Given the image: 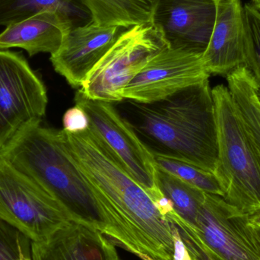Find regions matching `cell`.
Segmentation results:
<instances>
[{
  "mask_svg": "<svg viewBox=\"0 0 260 260\" xmlns=\"http://www.w3.org/2000/svg\"><path fill=\"white\" fill-rule=\"evenodd\" d=\"M64 140L100 196L119 238V247L142 260H173L170 223L149 192L122 166L114 153L88 129L67 133Z\"/></svg>",
  "mask_w": 260,
  "mask_h": 260,
  "instance_id": "cell-1",
  "label": "cell"
},
{
  "mask_svg": "<svg viewBox=\"0 0 260 260\" xmlns=\"http://www.w3.org/2000/svg\"><path fill=\"white\" fill-rule=\"evenodd\" d=\"M209 79L150 103L123 99L117 108L153 156L178 159L215 174V103Z\"/></svg>",
  "mask_w": 260,
  "mask_h": 260,
  "instance_id": "cell-2",
  "label": "cell"
},
{
  "mask_svg": "<svg viewBox=\"0 0 260 260\" xmlns=\"http://www.w3.org/2000/svg\"><path fill=\"white\" fill-rule=\"evenodd\" d=\"M0 155L38 183L74 222L99 231L119 246L120 238L97 189L69 149L62 130L27 126L0 150Z\"/></svg>",
  "mask_w": 260,
  "mask_h": 260,
  "instance_id": "cell-3",
  "label": "cell"
},
{
  "mask_svg": "<svg viewBox=\"0 0 260 260\" xmlns=\"http://www.w3.org/2000/svg\"><path fill=\"white\" fill-rule=\"evenodd\" d=\"M218 160L215 175L223 198L245 215L260 209V159L243 129L228 86L212 89Z\"/></svg>",
  "mask_w": 260,
  "mask_h": 260,
  "instance_id": "cell-4",
  "label": "cell"
},
{
  "mask_svg": "<svg viewBox=\"0 0 260 260\" xmlns=\"http://www.w3.org/2000/svg\"><path fill=\"white\" fill-rule=\"evenodd\" d=\"M0 219L32 242L45 241L73 221L53 196L1 155Z\"/></svg>",
  "mask_w": 260,
  "mask_h": 260,
  "instance_id": "cell-5",
  "label": "cell"
},
{
  "mask_svg": "<svg viewBox=\"0 0 260 260\" xmlns=\"http://www.w3.org/2000/svg\"><path fill=\"white\" fill-rule=\"evenodd\" d=\"M166 47L161 34L152 24L130 27L91 70L79 91L92 100L121 102L123 88Z\"/></svg>",
  "mask_w": 260,
  "mask_h": 260,
  "instance_id": "cell-6",
  "label": "cell"
},
{
  "mask_svg": "<svg viewBox=\"0 0 260 260\" xmlns=\"http://www.w3.org/2000/svg\"><path fill=\"white\" fill-rule=\"evenodd\" d=\"M47 104V88L27 59L0 50V150L27 126L42 123Z\"/></svg>",
  "mask_w": 260,
  "mask_h": 260,
  "instance_id": "cell-7",
  "label": "cell"
},
{
  "mask_svg": "<svg viewBox=\"0 0 260 260\" xmlns=\"http://www.w3.org/2000/svg\"><path fill=\"white\" fill-rule=\"evenodd\" d=\"M75 103L88 114L89 129L114 153L132 177L153 199L163 196L157 186L154 156L114 104L88 99L79 90L75 96Z\"/></svg>",
  "mask_w": 260,
  "mask_h": 260,
  "instance_id": "cell-8",
  "label": "cell"
},
{
  "mask_svg": "<svg viewBox=\"0 0 260 260\" xmlns=\"http://www.w3.org/2000/svg\"><path fill=\"white\" fill-rule=\"evenodd\" d=\"M192 226L218 259L260 260L247 215L222 197L206 192Z\"/></svg>",
  "mask_w": 260,
  "mask_h": 260,
  "instance_id": "cell-9",
  "label": "cell"
},
{
  "mask_svg": "<svg viewBox=\"0 0 260 260\" xmlns=\"http://www.w3.org/2000/svg\"><path fill=\"white\" fill-rule=\"evenodd\" d=\"M203 54L165 47L123 88V99L150 103L209 79Z\"/></svg>",
  "mask_w": 260,
  "mask_h": 260,
  "instance_id": "cell-10",
  "label": "cell"
},
{
  "mask_svg": "<svg viewBox=\"0 0 260 260\" xmlns=\"http://www.w3.org/2000/svg\"><path fill=\"white\" fill-rule=\"evenodd\" d=\"M216 11L215 0H157L151 24L169 48L203 54Z\"/></svg>",
  "mask_w": 260,
  "mask_h": 260,
  "instance_id": "cell-11",
  "label": "cell"
},
{
  "mask_svg": "<svg viewBox=\"0 0 260 260\" xmlns=\"http://www.w3.org/2000/svg\"><path fill=\"white\" fill-rule=\"evenodd\" d=\"M128 29L91 22L69 30L59 50L50 56L55 71L73 88H80L91 70Z\"/></svg>",
  "mask_w": 260,
  "mask_h": 260,
  "instance_id": "cell-12",
  "label": "cell"
},
{
  "mask_svg": "<svg viewBox=\"0 0 260 260\" xmlns=\"http://www.w3.org/2000/svg\"><path fill=\"white\" fill-rule=\"evenodd\" d=\"M245 24L241 0L217 2L215 25L203 54L209 75L227 76L244 65Z\"/></svg>",
  "mask_w": 260,
  "mask_h": 260,
  "instance_id": "cell-13",
  "label": "cell"
},
{
  "mask_svg": "<svg viewBox=\"0 0 260 260\" xmlns=\"http://www.w3.org/2000/svg\"><path fill=\"white\" fill-rule=\"evenodd\" d=\"M104 235L70 221L45 241H31V260H120L115 244Z\"/></svg>",
  "mask_w": 260,
  "mask_h": 260,
  "instance_id": "cell-14",
  "label": "cell"
},
{
  "mask_svg": "<svg viewBox=\"0 0 260 260\" xmlns=\"http://www.w3.org/2000/svg\"><path fill=\"white\" fill-rule=\"evenodd\" d=\"M70 30L56 12H44L6 26L0 34V50L20 48L29 56L41 53L53 54Z\"/></svg>",
  "mask_w": 260,
  "mask_h": 260,
  "instance_id": "cell-15",
  "label": "cell"
},
{
  "mask_svg": "<svg viewBox=\"0 0 260 260\" xmlns=\"http://www.w3.org/2000/svg\"><path fill=\"white\" fill-rule=\"evenodd\" d=\"M44 12L57 13L70 30L92 22L82 0H0V26H8Z\"/></svg>",
  "mask_w": 260,
  "mask_h": 260,
  "instance_id": "cell-16",
  "label": "cell"
},
{
  "mask_svg": "<svg viewBox=\"0 0 260 260\" xmlns=\"http://www.w3.org/2000/svg\"><path fill=\"white\" fill-rule=\"evenodd\" d=\"M226 79L238 118L260 159V100L257 85L244 65L234 70Z\"/></svg>",
  "mask_w": 260,
  "mask_h": 260,
  "instance_id": "cell-17",
  "label": "cell"
},
{
  "mask_svg": "<svg viewBox=\"0 0 260 260\" xmlns=\"http://www.w3.org/2000/svg\"><path fill=\"white\" fill-rule=\"evenodd\" d=\"M92 22L126 28L151 24L157 0H82Z\"/></svg>",
  "mask_w": 260,
  "mask_h": 260,
  "instance_id": "cell-18",
  "label": "cell"
},
{
  "mask_svg": "<svg viewBox=\"0 0 260 260\" xmlns=\"http://www.w3.org/2000/svg\"><path fill=\"white\" fill-rule=\"evenodd\" d=\"M157 186L174 210L191 225L195 222L206 192L157 168Z\"/></svg>",
  "mask_w": 260,
  "mask_h": 260,
  "instance_id": "cell-19",
  "label": "cell"
},
{
  "mask_svg": "<svg viewBox=\"0 0 260 260\" xmlns=\"http://www.w3.org/2000/svg\"><path fill=\"white\" fill-rule=\"evenodd\" d=\"M156 167L178 177L194 187L214 195L224 197L221 184L215 174L178 159L154 156Z\"/></svg>",
  "mask_w": 260,
  "mask_h": 260,
  "instance_id": "cell-20",
  "label": "cell"
},
{
  "mask_svg": "<svg viewBox=\"0 0 260 260\" xmlns=\"http://www.w3.org/2000/svg\"><path fill=\"white\" fill-rule=\"evenodd\" d=\"M245 24L244 66L250 70L257 85L260 100V10L251 3L244 6Z\"/></svg>",
  "mask_w": 260,
  "mask_h": 260,
  "instance_id": "cell-21",
  "label": "cell"
},
{
  "mask_svg": "<svg viewBox=\"0 0 260 260\" xmlns=\"http://www.w3.org/2000/svg\"><path fill=\"white\" fill-rule=\"evenodd\" d=\"M0 260H31V241L0 219Z\"/></svg>",
  "mask_w": 260,
  "mask_h": 260,
  "instance_id": "cell-22",
  "label": "cell"
},
{
  "mask_svg": "<svg viewBox=\"0 0 260 260\" xmlns=\"http://www.w3.org/2000/svg\"><path fill=\"white\" fill-rule=\"evenodd\" d=\"M170 222L173 223L178 229L179 233L190 253L192 259L195 260H219L209 248L205 245L193 228L186 222L177 212H174L169 218Z\"/></svg>",
  "mask_w": 260,
  "mask_h": 260,
  "instance_id": "cell-23",
  "label": "cell"
},
{
  "mask_svg": "<svg viewBox=\"0 0 260 260\" xmlns=\"http://www.w3.org/2000/svg\"><path fill=\"white\" fill-rule=\"evenodd\" d=\"M64 131L71 134L83 133L90 128V120L88 114L83 108L78 105L66 111L62 117Z\"/></svg>",
  "mask_w": 260,
  "mask_h": 260,
  "instance_id": "cell-24",
  "label": "cell"
},
{
  "mask_svg": "<svg viewBox=\"0 0 260 260\" xmlns=\"http://www.w3.org/2000/svg\"><path fill=\"white\" fill-rule=\"evenodd\" d=\"M173 241H174V254L173 260H192L190 253L179 233L178 229L175 224L171 223Z\"/></svg>",
  "mask_w": 260,
  "mask_h": 260,
  "instance_id": "cell-25",
  "label": "cell"
},
{
  "mask_svg": "<svg viewBox=\"0 0 260 260\" xmlns=\"http://www.w3.org/2000/svg\"><path fill=\"white\" fill-rule=\"evenodd\" d=\"M247 220L249 225L260 229V209L247 215Z\"/></svg>",
  "mask_w": 260,
  "mask_h": 260,
  "instance_id": "cell-26",
  "label": "cell"
},
{
  "mask_svg": "<svg viewBox=\"0 0 260 260\" xmlns=\"http://www.w3.org/2000/svg\"><path fill=\"white\" fill-rule=\"evenodd\" d=\"M250 226V232H251L252 235H253V239H254L255 243L258 246L260 250V229L258 228H253Z\"/></svg>",
  "mask_w": 260,
  "mask_h": 260,
  "instance_id": "cell-27",
  "label": "cell"
},
{
  "mask_svg": "<svg viewBox=\"0 0 260 260\" xmlns=\"http://www.w3.org/2000/svg\"><path fill=\"white\" fill-rule=\"evenodd\" d=\"M251 4L253 5L256 9L260 10V0H251Z\"/></svg>",
  "mask_w": 260,
  "mask_h": 260,
  "instance_id": "cell-28",
  "label": "cell"
},
{
  "mask_svg": "<svg viewBox=\"0 0 260 260\" xmlns=\"http://www.w3.org/2000/svg\"><path fill=\"white\" fill-rule=\"evenodd\" d=\"M215 1L218 2L219 0H215Z\"/></svg>",
  "mask_w": 260,
  "mask_h": 260,
  "instance_id": "cell-29",
  "label": "cell"
}]
</instances>
